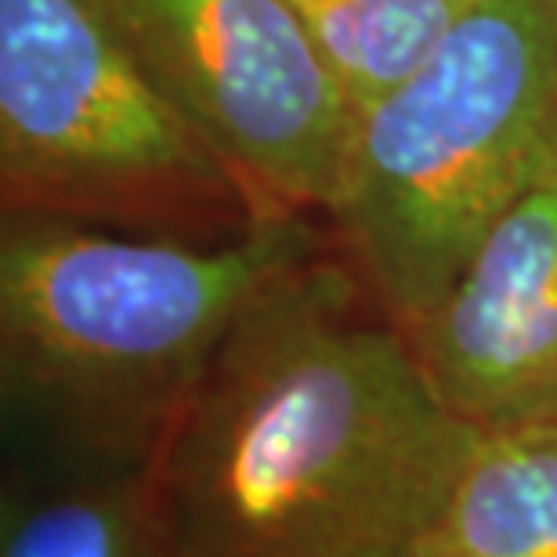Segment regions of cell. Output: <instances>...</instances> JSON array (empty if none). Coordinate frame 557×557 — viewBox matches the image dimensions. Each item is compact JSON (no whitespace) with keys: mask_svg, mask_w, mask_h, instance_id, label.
<instances>
[{"mask_svg":"<svg viewBox=\"0 0 557 557\" xmlns=\"http://www.w3.org/2000/svg\"><path fill=\"white\" fill-rule=\"evenodd\" d=\"M557 171V0H471L355 116L333 253L413 333L488 228Z\"/></svg>","mask_w":557,"mask_h":557,"instance_id":"3957f363","label":"cell"},{"mask_svg":"<svg viewBox=\"0 0 557 557\" xmlns=\"http://www.w3.org/2000/svg\"><path fill=\"white\" fill-rule=\"evenodd\" d=\"M261 218L337 203L359 106L286 0H98Z\"/></svg>","mask_w":557,"mask_h":557,"instance_id":"5b68a950","label":"cell"},{"mask_svg":"<svg viewBox=\"0 0 557 557\" xmlns=\"http://www.w3.org/2000/svg\"><path fill=\"white\" fill-rule=\"evenodd\" d=\"M474 434L326 247L253 297L145 471L185 557H413Z\"/></svg>","mask_w":557,"mask_h":557,"instance_id":"6da1fadb","label":"cell"},{"mask_svg":"<svg viewBox=\"0 0 557 557\" xmlns=\"http://www.w3.org/2000/svg\"><path fill=\"white\" fill-rule=\"evenodd\" d=\"M413 557H557V417L478 428Z\"/></svg>","mask_w":557,"mask_h":557,"instance_id":"52a82bcc","label":"cell"},{"mask_svg":"<svg viewBox=\"0 0 557 557\" xmlns=\"http://www.w3.org/2000/svg\"><path fill=\"white\" fill-rule=\"evenodd\" d=\"M4 214L174 239L261 221L98 0H0Z\"/></svg>","mask_w":557,"mask_h":557,"instance_id":"277c9868","label":"cell"},{"mask_svg":"<svg viewBox=\"0 0 557 557\" xmlns=\"http://www.w3.org/2000/svg\"><path fill=\"white\" fill-rule=\"evenodd\" d=\"M467 4L471 0H286L359 109L413 73Z\"/></svg>","mask_w":557,"mask_h":557,"instance_id":"9c48e42d","label":"cell"},{"mask_svg":"<svg viewBox=\"0 0 557 557\" xmlns=\"http://www.w3.org/2000/svg\"><path fill=\"white\" fill-rule=\"evenodd\" d=\"M326 247L319 218L174 239L4 214L8 413L91 467H149L253 297Z\"/></svg>","mask_w":557,"mask_h":557,"instance_id":"7a4b0ae2","label":"cell"},{"mask_svg":"<svg viewBox=\"0 0 557 557\" xmlns=\"http://www.w3.org/2000/svg\"><path fill=\"white\" fill-rule=\"evenodd\" d=\"M0 557H185L145 467H95L4 499Z\"/></svg>","mask_w":557,"mask_h":557,"instance_id":"ba28073f","label":"cell"},{"mask_svg":"<svg viewBox=\"0 0 557 557\" xmlns=\"http://www.w3.org/2000/svg\"><path fill=\"white\" fill-rule=\"evenodd\" d=\"M409 341L456 420L557 417V171L488 228Z\"/></svg>","mask_w":557,"mask_h":557,"instance_id":"8992f818","label":"cell"}]
</instances>
